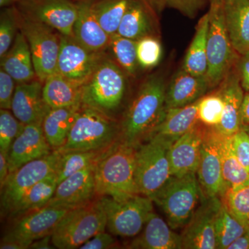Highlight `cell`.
<instances>
[{
    "label": "cell",
    "instance_id": "6da1fadb",
    "mask_svg": "<svg viewBox=\"0 0 249 249\" xmlns=\"http://www.w3.org/2000/svg\"><path fill=\"white\" fill-rule=\"evenodd\" d=\"M166 89L163 80L157 76L142 85L123 119L121 141L137 147L151 138L164 118Z\"/></svg>",
    "mask_w": 249,
    "mask_h": 249
},
{
    "label": "cell",
    "instance_id": "7a4b0ae2",
    "mask_svg": "<svg viewBox=\"0 0 249 249\" xmlns=\"http://www.w3.org/2000/svg\"><path fill=\"white\" fill-rule=\"evenodd\" d=\"M137 147L121 139L107 149L95 167L96 194L117 201L139 195L135 181Z\"/></svg>",
    "mask_w": 249,
    "mask_h": 249
},
{
    "label": "cell",
    "instance_id": "3957f363",
    "mask_svg": "<svg viewBox=\"0 0 249 249\" xmlns=\"http://www.w3.org/2000/svg\"><path fill=\"white\" fill-rule=\"evenodd\" d=\"M196 173L171 176L150 197L165 214L174 230L183 229L191 219L202 199Z\"/></svg>",
    "mask_w": 249,
    "mask_h": 249
},
{
    "label": "cell",
    "instance_id": "277c9868",
    "mask_svg": "<svg viewBox=\"0 0 249 249\" xmlns=\"http://www.w3.org/2000/svg\"><path fill=\"white\" fill-rule=\"evenodd\" d=\"M120 139V128L109 116L82 106L60 152L102 151Z\"/></svg>",
    "mask_w": 249,
    "mask_h": 249
},
{
    "label": "cell",
    "instance_id": "5b68a950",
    "mask_svg": "<svg viewBox=\"0 0 249 249\" xmlns=\"http://www.w3.org/2000/svg\"><path fill=\"white\" fill-rule=\"evenodd\" d=\"M173 142L155 134L137 147L135 181L139 195L151 197L169 179V150Z\"/></svg>",
    "mask_w": 249,
    "mask_h": 249
},
{
    "label": "cell",
    "instance_id": "8992f818",
    "mask_svg": "<svg viewBox=\"0 0 249 249\" xmlns=\"http://www.w3.org/2000/svg\"><path fill=\"white\" fill-rule=\"evenodd\" d=\"M106 229L107 217L101 201H91L63 216L52 233V243L59 249L80 248Z\"/></svg>",
    "mask_w": 249,
    "mask_h": 249
},
{
    "label": "cell",
    "instance_id": "52a82bcc",
    "mask_svg": "<svg viewBox=\"0 0 249 249\" xmlns=\"http://www.w3.org/2000/svg\"><path fill=\"white\" fill-rule=\"evenodd\" d=\"M207 38V76L211 88L222 83L231 71L237 55L228 34L224 19V0H211Z\"/></svg>",
    "mask_w": 249,
    "mask_h": 249
},
{
    "label": "cell",
    "instance_id": "ba28073f",
    "mask_svg": "<svg viewBox=\"0 0 249 249\" xmlns=\"http://www.w3.org/2000/svg\"><path fill=\"white\" fill-rule=\"evenodd\" d=\"M125 89L122 70L110 60H103L83 85L82 105L109 116L121 106Z\"/></svg>",
    "mask_w": 249,
    "mask_h": 249
},
{
    "label": "cell",
    "instance_id": "9c48e42d",
    "mask_svg": "<svg viewBox=\"0 0 249 249\" xmlns=\"http://www.w3.org/2000/svg\"><path fill=\"white\" fill-rule=\"evenodd\" d=\"M99 201L107 217L108 231L112 235L122 237L138 235L153 212V201L142 195L123 201L101 196Z\"/></svg>",
    "mask_w": 249,
    "mask_h": 249
},
{
    "label": "cell",
    "instance_id": "30bf717a",
    "mask_svg": "<svg viewBox=\"0 0 249 249\" xmlns=\"http://www.w3.org/2000/svg\"><path fill=\"white\" fill-rule=\"evenodd\" d=\"M19 28L29 44L36 77L44 83L49 76L56 73L60 36L53 28L20 14Z\"/></svg>",
    "mask_w": 249,
    "mask_h": 249
},
{
    "label": "cell",
    "instance_id": "8fae6325",
    "mask_svg": "<svg viewBox=\"0 0 249 249\" xmlns=\"http://www.w3.org/2000/svg\"><path fill=\"white\" fill-rule=\"evenodd\" d=\"M61 152L54 150L42 158L32 160L10 174L1 188V213L12 215L29 189L51 174L55 173Z\"/></svg>",
    "mask_w": 249,
    "mask_h": 249
},
{
    "label": "cell",
    "instance_id": "7c38bea8",
    "mask_svg": "<svg viewBox=\"0 0 249 249\" xmlns=\"http://www.w3.org/2000/svg\"><path fill=\"white\" fill-rule=\"evenodd\" d=\"M225 136L215 127H206L196 177L203 197L222 199L227 191L222 175V145Z\"/></svg>",
    "mask_w": 249,
    "mask_h": 249
},
{
    "label": "cell",
    "instance_id": "4fadbf2b",
    "mask_svg": "<svg viewBox=\"0 0 249 249\" xmlns=\"http://www.w3.org/2000/svg\"><path fill=\"white\" fill-rule=\"evenodd\" d=\"M222 206L219 197H202L180 234L185 249H217L215 223Z\"/></svg>",
    "mask_w": 249,
    "mask_h": 249
},
{
    "label": "cell",
    "instance_id": "5bb4252c",
    "mask_svg": "<svg viewBox=\"0 0 249 249\" xmlns=\"http://www.w3.org/2000/svg\"><path fill=\"white\" fill-rule=\"evenodd\" d=\"M71 209L45 206L19 217L2 240L14 241L29 249L34 241L52 235L63 216Z\"/></svg>",
    "mask_w": 249,
    "mask_h": 249
},
{
    "label": "cell",
    "instance_id": "9a60e30c",
    "mask_svg": "<svg viewBox=\"0 0 249 249\" xmlns=\"http://www.w3.org/2000/svg\"><path fill=\"white\" fill-rule=\"evenodd\" d=\"M19 12L44 23L62 36L73 37L78 5L71 0H19Z\"/></svg>",
    "mask_w": 249,
    "mask_h": 249
},
{
    "label": "cell",
    "instance_id": "2e32d148",
    "mask_svg": "<svg viewBox=\"0 0 249 249\" xmlns=\"http://www.w3.org/2000/svg\"><path fill=\"white\" fill-rule=\"evenodd\" d=\"M103 52L90 51L74 37L61 35L56 72L85 84L103 61Z\"/></svg>",
    "mask_w": 249,
    "mask_h": 249
},
{
    "label": "cell",
    "instance_id": "e0dca14e",
    "mask_svg": "<svg viewBox=\"0 0 249 249\" xmlns=\"http://www.w3.org/2000/svg\"><path fill=\"white\" fill-rule=\"evenodd\" d=\"M95 167L96 163L59 183L53 197L46 206L73 209L91 202L97 196Z\"/></svg>",
    "mask_w": 249,
    "mask_h": 249
},
{
    "label": "cell",
    "instance_id": "ac0fdd59",
    "mask_svg": "<svg viewBox=\"0 0 249 249\" xmlns=\"http://www.w3.org/2000/svg\"><path fill=\"white\" fill-rule=\"evenodd\" d=\"M53 151L46 139L42 124H25L8 153L10 174L26 163L45 157Z\"/></svg>",
    "mask_w": 249,
    "mask_h": 249
},
{
    "label": "cell",
    "instance_id": "d6986e66",
    "mask_svg": "<svg viewBox=\"0 0 249 249\" xmlns=\"http://www.w3.org/2000/svg\"><path fill=\"white\" fill-rule=\"evenodd\" d=\"M206 126L199 123L172 144L169 150L172 176L196 173Z\"/></svg>",
    "mask_w": 249,
    "mask_h": 249
},
{
    "label": "cell",
    "instance_id": "ffe728a7",
    "mask_svg": "<svg viewBox=\"0 0 249 249\" xmlns=\"http://www.w3.org/2000/svg\"><path fill=\"white\" fill-rule=\"evenodd\" d=\"M51 109L44 98L43 83L40 80H31L16 86L11 110L22 124H43Z\"/></svg>",
    "mask_w": 249,
    "mask_h": 249
},
{
    "label": "cell",
    "instance_id": "44dd1931",
    "mask_svg": "<svg viewBox=\"0 0 249 249\" xmlns=\"http://www.w3.org/2000/svg\"><path fill=\"white\" fill-rule=\"evenodd\" d=\"M211 89L207 76H195L181 67L167 88L165 109L184 107L196 102Z\"/></svg>",
    "mask_w": 249,
    "mask_h": 249
},
{
    "label": "cell",
    "instance_id": "7402d4cb",
    "mask_svg": "<svg viewBox=\"0 0 249 249\" xmlns=\"http://www.w3.org/2000/svg\"><path fill=\"white\" fill-rule=\"evenodd\" d=\"M131 249H183L180 234L166 220L152 212L140 233L126 246Z\"/></svg>",
    "mask_w": 249,
    "mask_h": 249
},
{
    "label": "cell",
    "instance_id": "603a6c76",
    "mask_svg": "<svg viewBox=\"0 0 249 249\" xmlns=\"http://www.w3.org/2000/svg\"><path fill=\"white\" fill-rule=\"evenodd\" d=\"M219 86L217 91L224 102V113L220 124L215 128L222 135L231 137L241 129V106L245 91L235 70L229 72Z\"/></svg>",
    "mask_w": 249,
    "mask_h": 249
},
{
    "label": "cell",
    "instance_id": "cb8c5ba5",
    "mask_svg": "<svg viewBox=\"0 0 249 249\" xmlns=\"http://www.w3.org/2000/svg\"><path fill=\"white\" fill-rule=\"evenodd\" d=\"M92 0L77 3L78 14L73 26V37L85 48L103 52L109 46L111 36L101 27L93 13Z\"/></svg>",
    "mask_w": 249,
    "mask_h": 249
},
{
    "label": "cell",
    "instance_id": "d4e9b609",
    "mask_svg": "<svg viewBox=\"0 0 249 249\" xmlns=\"http://www.w3.org/2000/svg\"><path fill=\"white\" fill-rule=\"evenodd\" d=\"M224 12L232 47L243 55L249 52V0H224Z\"/></svg>",
    "mask_w": 249,
    "mask_h": 249
},
{
    "label": "cell",
    "instance_id": "484cf974",
    "mask_svg": "<svg viewBox=\"0 0 249 249\" xmlns=\"http://www.w3.org/2000/svg\"><path fill=\"white\" fill-rule=\"evenodd\" d=\"M1 69L18 84L34 80L36 76L30 48L22 31L18 33L11 48L1 58Z\"/></svg>",
    "mask_w": 249,
    "mask_h": 249
},
{
    "label": "cell",
    "instance_id": "4316f807",
    "mask_svg": "<svg viewBox=\"0 0 249 249\" xmlns=\"http://www.w3.org/2000/svg\"><path fill=\"white\" fill-rule=\"evenodd\" d=\"M82 103L68 107L51 109L44 119L42 127L50 146L58 150L63 146L77 119Z\"/></svg>",
    "mask_w": 249,
    "mask_h": 249
},
{
    "label": "cell",
    "instance_id": "83f0119b",
    "mask_svg": "<svg viewBox=\"0 0 249 249\" xmlns=\"http://www.w3.org/2000/svg\"><path fill=\"white\" fill-rule=\"evenodd\" d=\"M199 100L184 107L167 109L164 118L155 134H159L173 143L183 134L194 128L199 123L198 119Z\"/></svg>",
    "mask_w": 249,
    "mask_h": 249
},
{
    "label": "cell",
    "instance_id": "f1b7e54d",
    "mask_svg": "<svg viewBox=\"0 0 249 249\" xmlns=\"http://www.w3.org/2000/svg\"><path fill=\"white\" fill-rule=\"evenodd\" d=\"M83 85L56 72L43 83L44 98L52 109L74 106L82 103Z\"/></svg>",
    "mask_w": 249,
    "mask_h": 249
},
{
    "label": "cell",
    "instance_id": "f546056e",
    "mask_svg": "<svg viewBox=\"0 0 249 249\" xmlns=\"http://www.w3.org/2000/svg\"><path fill=\"white\" fill-rule=\"evenodd\" d=\"M209 27V13L201 17L196 25V34L187 50L182 65L183 70L195 76L207 73V38Z\"/></svg>",
    "mask_w": 249,
    "mask_h": 249
},
{
    "label": "cell",
    "instance_id": "4dcf8cb0",
    "mask_svg": "<svg viewBox=\"0 0 249 249\" xmlns=\"http://www.w3.org/2000/svg\"><path fill=\"white\" fill-rule=\"evenodd\" d=\"M144 0H130L117 34L123 37L138 41L150 36L152 19Z\"/></svg>",
    "mask_w": 249,
    "mask_h": 249
},
{
    "label": "cell",
    "instance_id": "1f68e13d",
    "mask_svg": "<svg viewBox=\"0 0 249 249\" xmlns=\"http://www.w3.org/2000/svg\"><path fill=\"white\" fill-rule=\"evenodd\" d=\"M58 185V178L55 173L36 183L23 196L11 217H19L42 209L53 197Z\"/></svg>",
    "mask_w": 249,
    "mask_h": 249
},
{
    "label": "cell",
    "instance_id": "d6a6232c",
    "mask_svg": "<svg viewBox=\"0 0 249 249\" xmlns=\"http://www.w3.org/2000/svg\"><path fill=\"white\" fill-rule=\"evenodd\" d=\"M249 222L240 220L229 211L222 201L215 223L217 249H229L248 227Z\"/></svg>",
    "mask_w": 249,
    "mask_h": 249
},
{
    "label": "cell",
    "instance_id": "836d02e7",
    "mask_svg": "<svg viewBox=\"0 0 249 249\" xmlns=\"http://www.w3.org/2000/svg\"><path fill=\"white\" fill-rule=\"evenodd\" d=\"M130 0H96L92 1L93 13L101 27L109 36L117 34Z\"/></svg>",
    "mask_w": 249,
    "mask_h": 249
},
{
    "label": "cell",
    "instance_id": "e575fe53",
    "mask_svg": "<svg viewBox=\"0 0 249 249\" xmlns=\"http://www.w3.org/2000/svg\"><path fill=\"white\" fill-rule=\"evenodd\" d=\"M222 175L228 189H236L249 184V172L232 152L230 137H224L222 153Z\"/></svg>",
    "mask_w": 249,
    "mask_h": 249
},
{
    "label": "cell",
    "instance_id": "d590c367",
    "mask_svg": "<svg viewBox=\"0 0 249 249\" xmlns=\"http://www.w3.org/2000/svg\"><path fill=\"white\" fill-rule=\"evenodd\" d=\"M106 150L61 152L55 171L58 183L73 174L96 163Z\"/></svg>",
    "mask_w": 249,
    "mask_h": 249
},
{
    "label": "cell",
    "instance_id": "8d00e7d4",
    "mask_svg": "<svg viewBox=\"0 0 249 249\" xmlns=\"http://www.w3.org/2000/svg\"><path fill=\"white\" fill-rule=\"evenodd\" d=\"M137 45V41L118 34L111 36L109 46L114 57L124 70L131 75L136 73L139 65Z\"/></svg>",
    "mask_w": 249,
    "mask_h": 249
},
{
    "label": "cell",
    "instance_id": "74e56055",
    "mask_svg": "<svg viewBox=\"0 0 249 249\" xmlns=\"http://www.w3.org/2000/svg\"><path fill=\"white\" fill-rule=\"evenodd\" d=\"M224 102L218 91L205 95L199 100L198 119L206 127H217L223 117Z\"/></svg>",
    "mask_w": 249,
    "mask_h": 249
},
{
    "label": "cell",
    "instance_id": "f35d334b",
    "mask_svg": "<svg viewBox=\"0 0 249 249\" xmlns=\"http://www.w3.org/2000/svg\"><path fill=\"white\" fill-rule=\"evenodd\" d=\"M19 28V13L16 8H6L0 18V57L7 53Z\"/></svg>",
    "mask_w": 249,
    "mask_h": 249
},
{
    "label": "cell",
    "instance_id": "ab89813d",
    "mask_svg": "<svg viewBox=\"0 0 249 249\" xmlns=\"http://www.w3.org/2000/svg\"><path fill=\"white\" fill-rule=\"evenodd\" d=\"M25 124L20 122L9 109L0 110V151L9 153L15 139L21 134Z\"/></svg>",
    "mask_w": 249,
    "mask_h": 249
},
{
    "label": "cell",
    "instance_id": "60d3db41",
    "mask_svg": "<svg viewBox=\"0 0 249 249\" xmlns=\"http://www.w3.org/2000/svg\"><path fill=\"white\" fill-rule=\"evenodd\" d=\"M222 200L235 217L249 222V184L236 189H228Z\"/></svg>",
    "mask_w": 249,
    "mask_h": 249
},
{
    "label": "cell",
    "instance_id": "b9f144b4",
    "mask_svg": "<svg viewBox=\"0 0 249 249\" xmlns=\"http://www.w3.org/2000/svg\"><path fill=\"white\" fill-rule=\"evenodd\" d=\"M137 50L139 65L142 68H153L160 63L162 47L155 37L147 36L137 41Z\"/></svg>",
    "mask_w": 249,
    "mask_h": 249
},
{
    "label": "cell",
    "instance_id": "7bdbcfd3",
    "mask_svg": "<svg viewBox=\"0 0 249 249\" xmlns=\"http://www.w3.org/2000/svg\"><path fill=\"white\" fill-rule=\"evenodd\" d=\"M232 152L241 164L249 172V134L242 128L230 137Z\"/></svg>",
    "mask_w": 249,
    "mask_h": 249
},
{
    "label": "cell",
    "instance_id": "ee69618b",
    "mask_svg": "<svg viewBox=\"0 0 249 249\" xmlns=\"http://www.w3.org/2000/svg\"><path fill=\"white\" fill-rule=\"evenodd\" d=\"M16 80L7 72L0 70V107L1 109H11L13 98L16 91Z\"/></svg>",
    "mask_w": 249,
    "mask_h": 249
},
{
    "label": "cell",
    "instance_id": "f6af8a7d",
    "mask_svg": "<svg viewBox=\"0 0 249 249\" xmlns=\"http://www.w3.org/2000/svg\"><path fill=\"white\" fill-rule=\"evenodd\" d=\"M205 0H165L166 6L178 10L192 19L202 9Z\"/></svg>",
    "mask_w": 249,
    "mask_h": 249
},
{
    "label": "cell",
    "instance_id": "bcb514c9",
    "mask_svg": "<svg viewBox=\"0 0 249 249\" xmlns=\"http://www.w3.org/2000/svg\"><path fill=\"white\" fill-rule=\"evenodd\" d=\"M114 235L105 231L99 232L93 236L92 238L82 245L81 249H109L116 248L117 240L114 238Z\"/></svg>",
    "mask_w": 249,
    "mask_h": 249
},
{
    "label": "cell",
    "instance_id": "7dc6e473",
    "mask_svg": "<svg viewBox=\"0 0 249 249\" xmlns=\"http://www.w3.org/2000/svg\"><path fill=\"white\" fill-rule=\"evenodd\" d=\"M240 56L237 61V71L244 91L249 92V52Z\"/></svg>",
    "mask_w": 249,
    "mask_h": 249
},
{
    "label": "cell",
    "instance_id": "c3c4849f",
    "mask_svg": "<svg viewBox=\"0 0 249 249\" xmlns=\"http://www.w3.org/2000/svg\"><path fill=\"white\" fill-rule=\"evenodd\" d=\"M10 175L8 154L0 151V188L4 186Z\"/></svg>",
    "mask_w": 249,
    "mask_h": 249
},
{
    "label": "cell",
    "instance_id": "681fc988",
    "mask_svg": "<svg viewBox=\"0 0 249 249\" xmlns=\"http://www.w3.org/2000/svg\"><path fill=\"white\" fill-rule=\"evenodd\" d=\"M241 127L249 126V92L244 95L240 111Z\"/></svg>",
    "mask_w": 249,
    "mask_h": 249
},
{
    "label": "cell",
    "instance_id": "f907efd6",
    "mask_svg": "<svg viewBox=\"0 0 249 249\" xmlns=\"http://www.w3.org/2000/svg\"><path fill=\"white\" fill-rule=\"evenodd\" d=\"M52 235L45 236L42 238L34 241L29 249H56L52 243Z\"/></svg>",
    "mask_w": 249,
    "mask_h": 249
},
{
    "label": "cell",
    "instance_id": "816d5d0a",
    "mask_svg": "<svg viewBox=\"0 0 249 249\" xmlns=\"http://www.w3.org/2000/svg\"><path fill=\"white\" fill-rule=\"evenodd\" d=\"M229 249H249V224L245 232L229 247Z\"/></svg>",
    "mask_w": 249,
    "mask_h": 249
},
{
    "label": "cell",
    "instance_id": "f5cc1de1",
    "mask_svg": "<svg viewBox=\"0 0 249 249\" xmlns=\"http://www.w3.org/2000/svg\"><path fill=\"white\" fill-rule=\"evenodd\" d=\"M147 5L157 13L162 12L166 4L165 0H144Z\"/></svg>",
    "mask_w": 249,
    "mask_h": 249
},
{
    "label": "cell",
    "instance_id": "db71d44e",
    "mask_svg": "<svg viewBox=\"0 0 249 249\" xmlns=\"http://www.w3.org/2000/svg\"><path fill=\"white\" fill-rule=\"evenodd\" d=\"M1 249H26L25 247L18 242L11 240H1L0 244Z\"/></svg>",
    "mask_w": 249,
    "mask_h": 249
},
{
    "label": "cell",
    "instance_id": "11a10c76",
    "mask_svg": "<svg viewBox=\"0 0 249 249\" xmlns=\"http://www.w3.org/2000/svg\"><path fill=\"white\" fill-rule=\"evenodd\" d=\"M16 1H19V0H0V6L1 7H5L14 4Z\"/></svg>",
    "mask_w": 249,
    "mask_h": 249
},
{
    "label": "cell",
    "instance_id": "9f6ffc18",
    "mask_svg": "<svg viewBox=\"0 0 249 249\" xmlns=\"http://www.w3.org/2000/svg\"><path fill=\"white\" fill-rule=\"evenodd\" d=\"M242 128L245 129L249 134V126H243V127H242Z\"/></svg>",
    "mask_w": 249,
    "mask_h": 249
}]
</instances>
